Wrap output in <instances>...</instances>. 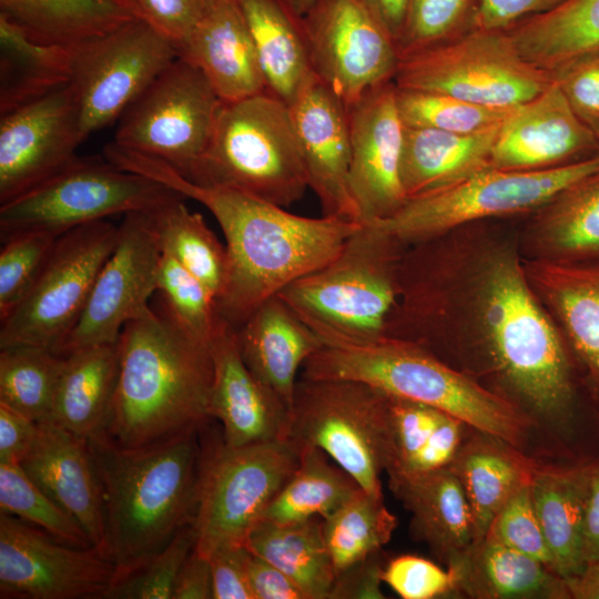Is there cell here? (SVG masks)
<instances>
[{"label":"cell","mask_w":599,"mask_h":599,"mask_svg":"<svg viewBox=\"0 0 599 599\" xmlns=\"http://www.w3.org/2000/svg\"><path fill=\"white\" fill-rule=\"evenodd\" d=\"M494 221L407 245L386 336L420 344L534 419L566 427L571 354L530 285L518 233Z\"/></svg>","instance_id":"6da1fadb"},{"label":"cell","mask_w":599,"mask_h":599,"mask_svg":"<svg viewBox=\"0 0 599 599\" xmlns=\"http://www.w3.org/2000/svg\"><path fill=\"white\" fill-rule=\"evenodd\" d=\"M104 158L125 171L155 180L204 205L219 223L230 258V277L216 308L237 328L267 298L323 266L362 225L332 216L306 217L247 192L194 183L165 162L114 142Z\"/></svg>","instance_id":"7a4b0ae2"},{"label":"cell","mask_w":599,"mask_h":599,"mask_svg":"<svg viewBox=\"0 0 599 599\" xmlns=\"http://www.w3.org/2000/svg\"><path fill=\"white\" fill-rule=\"evenodd\" d=\"M200 429L140 447L122 446L104 430L88 438L103 494L104 556L115 567V582L145 566L193 524Z\"/></svg>","instance_id":"3957f363"},{"label":"cell","mask_w":599,"mask_h":599,"mask_svg":"<svg viewBox=\"0 0 599 599\" xmlns=\"http://www.w3.org/2000/svg\"><path fill=\"white\" fill-rule=\"evenodd\" d=\"M119 346V380L104 429L114 441L140 447L201 428L211 418L209 343L184 331L161 306H149L125 324Z\"/></svg>","instance_id":"277c9868"},{"label":"cell","mask_w":599,"mask_h":599,"mask_svg":"<svg viewBox=\"0 0 599 599\" xmlns=\"http://www.w3.org/2000/svg\"><path fill=\"white\" fill-rule=\"evenodd\" d=\"M302 369L301 378L358 380L434 407L518 448L534 424L515 402L408 339L384 336L358 345L323 346Z\"/></svg>","instance_id":"5b68a950"},{"label":"cell","mask_w":599,"mask_h":599,"mask_svg":"<svg viewBox=\"0 0 599 599\" xmlns=\"http://www.w3.org/2000/svg\"><path fill=\"white\" fill-rule=\"evenodd\" d=\"M407 245L362 223L323 266L277 295L324 346L358 345L386 336L399 295V265Z\"/></svg>","instance_id":"8992f818"},{"label":"cell","mask_w":599,"mask_h":599,"mask_svg":"<svg viewBox=\"0 0 599 599\" xmlns=\"http://www.w3.org/2000/svg\"><path fill=\"white\" fill-rule=\"evenodd\" d=\"M184 177L283 207L300 201L308 181L290 104L270 92L223 102L204 154Z\"/></svg>","instance_id":"52a82bcc"},{"label":"cell","mask_w":599,"mask_h":599,"mask_svg":"<svg viewBox=\"0 0 599 599\" xmlns=\"http://www.w3.org/2000/svg\"><path fill=\"white\" fill-rule=\"evenodd\" d=\"M390 396L353 379L297 383L288 439L313 446L349 474L367 494L384 498L382 473L390 445Z\"/></svg>","instance_id":"ba28073f"},{"label":"cell","mask_w":599,"mask_h":599,"mask_svg":"<svg viewBox=\"0 0 599 599\" xmlns=\"http://www.w3.org/2000/svg\"><path fill=\"white\" fill-rule=\"evenodd\" d=\"M298 460L300 449L290 439L201 445L193 550L209 558L222 546L244 545Z\"/></svg>","instance_id":"9c48e42d"},{"label":"cell","mask_w":599,"mask_h":599,"mask_svg":"<svg viewBox=\"0 0 599 599\" xmlns=\"http://www.w3.org/2000/svg\"><path fill=\"white\" fill-rule=\"evenodd\" d=\"M180 199L186 197L104 156H77L42 183L0 204V236L2 241L29 231L61 235L115 214L151 212Z\"/></svg>","instance_id":"30bf717a"},{"label":"cell","mask_w":599,"mask_h":599,"mask_svg":"<svg viewBox=\"0 0 599 599\" xmlns=\"http://www.w3.org/2000/svg\"><path fill=\"white\" fill-rule=\"evenodd\" d=\"M598 170L599 154L541 171L487 167L443 190L408 199L392 216L372 224L410 245L469 223L529 215Z\"/></svg>","instance_id":"8fae6325"},{"label":"cell","mask_w":599,"mask_h":599,"mask_svg":"<svg viewBox=\"0 0 599 599\" xmlns=\"http://www.w3.org/2000/svg\"><path fill=\"white\" fill-rule=\"evenodd\" d=\"M554 79L552 72L522 58L506 30L475 28L450 41L400 55L394 83L511 109L541 93Z\"/></svg>","instance_id":"7c38bea8"},{"label":"cell","mask_w":599,"mask_h":599,"mask_svg":"<svg viewBox=\"0 0 599 599\" xmlns=\"http://www.w3.org/2000/svg\"><path fill=\"white\" fill-rule=\"evenodd\" d=\"M119 226L108 220L61 234L40 275L0 327V348L31 345L54 352L80 318L113 252Z\"/></svg>","instance_id":"4fadbf2b"},{"label":"cell","mask_w":599,"mask_h":599,"mask_svg":"<svg viewBox=\"0 0 599 599\" xmlns=\"http://www.w3.org/2000/svg\"><path fill=\"white\" fill-rule=\"evenodd\" d=\"M222 104L202 71L177 57L125 109L113 142L186 176L209 145Z\"/></svg>","instance_id":"5bb4252c"},{"label":"cell","mask_w":599,"mask_h":599,"mask_svg":"<svg viewBox=\"0 0 599 599\" xmlns=\"http://www.w3.org/2000/svg\"><path fill=\"white\" fill-rule=\"evenodd\" d=\"M177 57L173 43L141 18L71 48L69 85L82 140L118 120Z\"/></svg>","instance_id":"9a60e30c"},{"label":"cell","mask_w":599,"mask_h":599,"mask_svg":"<svg viewBox=\"0 0 599 599\" xmlns=\"http://www.w3.org/2000/svg\"><path fill=\"white\" fill-rule=\"evenodd\" d=\"M312 71L348 109L394 81L398 47L358 0H315L303 16Z\"/></svg>","instance_id":"2e32d148"},{"label":"cell","mask_w":599,"mask_h":599,"mask_svg":"<svg viewBox=\"0 0 599 599\" xmlns=\"http://www.w3.org/2000/svg\"><path fill=\"white\" fill-rule=\"evenodd\" d=\"M115 567L95 547H74L0 515V598H105Z\"/></svg>","instance_id":"e0dca14e"},{"label":"cell","mask_w":599,"mask_h":599,"mask_svg":"<svg viewBox=\"0 0 599 599\" xmlns=\"http://www.w3.org/2000/svg\"><path fill=\"white\" fill-rule=\"evenodd\" d=\"M162 250L151 212H130L119 226L116 245L101 268L84 309L54 351L115 343L125 324L149 305L158 290Z\"/></svg>","instance_id":"ac0fdd59"},{"label":"cell","mask_w":599,"mask_h":599,"mask_svg":"<svg viewBox=\"0 0 599 599\" xmlns=\"http://www.w3.org/2000/svg\"><path fill=\"white\" fill-rule=\"evenodd\" d=\"M79 109L69 84L0 116V204L77 158Z\"/></svg>","instance_id":"d6986e66"},{"label":"cell","mask_w":599,"mask_h":599,"mask_svg":"<svg viewBox=\"0 0 599 599\" xmlns=\"http://www.w3.org/2000/svg\"><path fill=\"white\" fill-rule=\"evenodd\" d=\"M349 187L362 223L385 220L407 201L400 163L405 125L394 81L367 91L348 108Z\"/></svg>","instance_id":"ffe728a7"},{"label":"cell","mask_w":599,"mask_h":599,"mask_svg":"<svg viewBox=\"0 0 599 599\" xmlns=\"http://www.w3.org/2000/svg\"><path fill=\"white\" fill-rule=\"evenodd\" d=\"M599 154V136L572 111L554 82L515 106L498 129L489 166L541 171Z\"/></svg>","instance_id":"44dd1931"},{"label":"cell","mask_w":599,"mask_h":599,"mask_svg":"<svg viewBox=\"0 0 599 599\" xmlns=\"http://www.w3.org/2000/svg\"><path fill=\"white\" fill-rule=\"evenodd\" d=\"M290 106L308 187L322 214L361 222L349 187L348 109L314 73Z\"/></svg>","instance_id":"7402d4cb"},{"label":"cell","mask_w":599,"mask_h":599,"mask_svg":"<svg viewBox=\"0 0 599 599\" xmlns=\"http://www.w3.org/2000/svg\"><path fill=\"white\" fill-rule=\"evenodd\" d=\"M213 382L209 414L231 447L288 439L292 409L244 364L235 329L221 318L210 343Z\"/></svg>","instance_id":"603a6c76"},{"label":"cell","mask_w":599,"mask_h":599,"mask_svg":"<svg viewBox=\"0 0 599 599\" xmlns=\"http://www.w3.org/2000/svg\"><path fill=\"white\" fill-rule=\"evenodd\" d=\"M19 464L51 499L78 521L92 546L104 555L103 494L88 438L77 436L53 422L39 423L33 446Z\"/></svg>","instance_id":"cb8c5ba5"},{"label":"cell","mask_w":599,"mask_h":599,"mask_svg":"<svg viewBox=\"0 0 599 599\" xmlns=\"http://www.w3.org/2000/svg\"><path fill=\"white\" fill-rule=\"evenodd\" d=\"M223 102L267 91L258 55L237 0H213L177 48Z\"/></svg>","instance_id":"d4e9b609"},{"label":"cell","mask_w":599,"mask_h":599,"mask_svg":"<svg viewBox=\"0 0 599 599\" xmlns=\"http://www.w3.org/2000/svg\"><path fill=\"white\" fill-rule=\"evenodd\" d=\"M525 268L599 402V262L566 264L525 258Z\"/></svg>","instance_id":"484cf974"},{"label":"cell","mask_w":599,"mask_h":599,"mask_svg":"<svg viewBox=\"0 0 599 599\" xmlns=\"http://www.w3.org/2000/svg\"><path fill=\"white\" fill-rule=\"evenodd\" d=\"M234 329L246 367L292 409L298 370L324 346L322 339L278 295L264 301Z\"/></svg>","instance_id":"4316f807"},{"label":"cell","mask_w":599,"mask_h":599,"mask_svg":"<svg viewBox=\"0 0 599 599\" xmlns=\"http://www.w3.org/2000/svg\"><path fill=\"white\" fill-rule=\"evenodd\" d=\"M519 236L524 258L599 262V170L564 189L528 215Z\"/></svg>","instance_id":"83f0119b"},{"label":"cell","mask_w":599,"mask_h":599,"mask_svg":"<svg viewBox=\"0 0 599 599\" xmlns=\"http://www.w3.org/2000/svg\"><path fill=\"white\" fill-rule=\"evenodd\" d=\"M447 568L454 593L478 599H569L564 578L551 568L490 538L474 542Z\"/></svg>","instance_id":"f1b7e54d"},{"label":"cell","mask_w":599,"mask_h":599,"mask_svg":"<svg viewBox=\"0 0 599 599\" xmlns=\"http://www.w3.org/2000/svg\"><path fill=\"white\" fill-rule=\"evenodd\" d=\"M590 465L591 459L573 465L537 463L529 484L552 569L566 581L585 569L581 531Z\"/></svg>","instance_id":"f546056e"},{"label":"cell","mask_w":599,"mask_h":599,"mask_svg":"<svg viewBox=\"0 0 599 599\" xmlns=\"http://www.w3.org/2000/svg\"><path fill=\"white\" fill-rule=\"evenodd\" d=\"M499 126L476 133L405 126L400 179L407 200L443 190L490 167Z\"/></svg>","instance_id":"4dcf8cb0"},{"label":"cell","mask_w":599,"mask_h":599,"mask_svg":"<svg viewBox=\"0 0 599 599\" xmlns=\"http://www.w3.org/2000/svg\"><path fill=\"white\" fill-rule=\"evenodd\" d=\"M389 487L412 514L414 532L446 565L474 544L471 509L458 477L449 467L389 481Z\"/></svg>","instance_id":"1f68e13d"},{"label":"cell","mask_w":599,"mask_h":599,"mask_svg":"<svg viewBox=\"0 0 599 599\" xmlns=\"http://www.w3.org/2000/svg\"><path fill=\"white\" fill-rule=\"evenodd\" d=\"M537 461L499 438L475 430L465 439L449 468L469 502L475 541L481 540L507 499L530 481Z\"/></svg>","instance_id":"d6a6232c"},{"label":"cell","mask_w":599,"mask_h":599,"mask_svg":"<svg viewBox=\"0 0 599 599\" xmlns=\"http://www.w3.org/2000/svg\"><path fill=\"white\" fill-rule=\"evenodd\" d=\"M63 357L51 422L89 438L108 424L120 374L119 341L83 347Z\"/></svg>","instance_id":"836d02e7"},{"label":"cell","mask_w":599,"mask_h":599,"mask_svg":"<svg viewBox=\"0 0 599 599\" xmlns=\"http://www.w3.org/2000/svg\"><path fill=\"white\" fill-rule=\"evenodd\" d=\"M248 26L267 91L291 104L313 75L303 16L286 0H237Z\"/></svg>","instance_id":"e575fe53"},{"label":"cell","mask_w":599,"mask_h":599,"mask_svg":"<svg viewBox=\"0 0 599 599\" xmlns=\"http://www.w3.org/2000/svg\"><path fill=\"white\" fill-rule=\"evenodd\" d=\"M0 16L31 39L64 48L141 18L134 0H0Z\"/></svg>","instance_id":"d590c367"},{"label":"cell","mask_w":599,"mask_h":599,"mask_svg":"<svg viewBox=\"0 0 599 599\" xmlns=\"http://www.w3.org/2000/svg\"><path fill=\"white\" fill-rule=\"evenodd\" d=\"M506 31L522 58L555 73L576 59L599 52V0H567Z\"/></svg>","instance_id":"8d00e7d4"},{"label":"cell","mask_w":599,"mask_h":599,"mask_svg":"<svg viewBox=\"0 0 599 599\" xmlns=\"http://www.w3.org/2000/svg\"><path fill=\"white\" fill-rule=\"evenodd\" d=\"M322 522L321 517L290 524L260 520L244 545L290 577L306 599H328L336 573Z\"/></svg>","instance_id":"74e56055"},{"label":"cell","mask_w":599,"mask_h":599,"mask_svg":"<svg viewBox=\"0 0 599 599\" xmlns=\"http://www.w3.org/2000/svg\"><path fill=\"white\" fill-rule=\"evenodd\" d=\"M71 48L31 39L0 16V115L69 84Z\"/></svg>","instance_id":"f35d334b"},{"label":"cell","mask_w":599,"mask_h":599,"mask_svg":"<svg viewBox=\"0 0 599 599\" xmlns=\"http://www.w3.org/2000/svg\"><path fill=\"white\" fill-rule=\"evenodd\" d=\"M185 199L151 211L162 252L192 274L217 302L230 277V258L203 216L192 212Z\"/></svg>","instance_id":"ab89813d"},{"label":"cell","mask_w":599,"mask_h":599,"mask_svg":"<svg viewBox=\"0 0 599 599\" xmlns=\"http://www.w3.org/2000/svg\"><path fill=\"white\" fill-rule=\"evenodd\" d=\"M296 469L268 505L261 520L290 524L325 518L361 486L324 451L301 446Z\"/></svg>","instance_id":"60d3db41"},{"label":"cell","mask_w":599,"mask_h":599,"mask_svg":"<svg viewBox=\"0 0 599 599\" xmlns=\"http://www.w3.org/2000/svg\"><path fill=\"white\" fill-rule=\"evenodd\" d=\"M398 524L384 504L362 488L323 518L324 540L336 577L352 566L379 552L389 542Z\"/></svg>","instance_id":"b9f144b4"},{"label":"cell","mask_w":599,"mask_h":599,"mask_svg":"<svg viewBox=\"0 0 599 599\" xmlns=\"http://www.w3.org/2000/svg\"><path fill=\"white\" fill-rule=\"evenodd\" d=\"M63 365L64 357L48 348H0V403L38 424L51 422Z\"/></svg>","instance_id":"7bdbcfd3"},{"label":"cell","mask_w":599,"mask_h":599,"mask_svg":"<svg viewBox=\"0 0 599 599\" xmlns=\"http://www.w3.org/2000/svg\"><path fill=\"white\" fill-rule=\"evenodd\" d=\"M0 510L74 547H93L88 535L51 499L18 463H0Z\"/></svg>","instance_id":"ee69618b"},{"label":"cell","mask_w":599,"mask_h":599,"mask_svg":"<svg viewBox=\"0 0 599 599\" xmlns=\"http://www.w3.org/2000/svg\"><path fill=\"white\" fill-rule=\"evenodd\" d=\"M396 102L405 126L454 133H476L498 126L514 109L486 106L446 93L397 87Z\"/></svg>","instance_id":"f6af8a7d"},{"label":"cell","mask_w":599,"mask_h":599,"mask_svg":"<svg viewBox=\"0 0 599 599\" xmlns=\"http://www.w3.org/2000/svg\"><path fill=\"white\" fill-rule=\"evenodd\" d=\"M160 304L166 314L197 339L211 343L221 317L207 290L171 255L162 252L158 272Z\"/></svg>","instance_id":"bcb514c9"},{"label":"cell","mask_w":599,"mask_h":599,"mask_svg":"<svg viewBox=\"0 0 599 599\" xmlns=\"http://www.w3.org/2000/svg\"><path fill=\"white\" fill-rule=\"evenodd\" d=\"M480 0H408L399 57L434 47L477 28Z\"/></svg>","instance_id":"7dc6e473"},{"label":"cell","mask_w":599,"mask_h":599,"mask_svg":"<svg viewBox=\"0 0 599 599\" xmlns=\"http://www.w3.org/2000/svg\"><path fill=\"white\" fill-rule=\"evenodd\" d=\"M60 235L29 231L2 240L0 252V321L24 298L40 275Z\"/></svg>","instance_id":"c3c4849f"},{"label":"cell","mask_w":599,"mask_h":599,"mask_svg":"<svg viewBox=\"0 0 599 599\" xmlns=\"http://www.w3.org/2000/svg\"><path fill=\"white\" fill-rule=\"evenodd\" d=\"M195 544L193 524L182 528L145 566L115 582L108 599H173L177 575Z\"/></svg>","instance_id":"681fc988"},{"label":"cell","mask_w":599,"mask_h":599,"mask_svg":"<svg viewBox=\"0 0 599 599\" xmlns=\"http://www.w3.org/2000/svg\"><path fill=\"white\" fill-rule=\"evenodd\" d=\"M529 484L530 481L521 485L507 499L494 517L485 537L541 561L552 569L551 554L534 507Z\"/></svg>","instance_id":"f907efd6"},{"label":"cell","mask_w":599,"mask_h":599,"mask_svg":"<svg viewBox=\"0 0 599 599\" xmlns=\"http://www.w3.org/2000/svg\"><path fill=\"white\" fill-rule=\"evenodd\" d=\"M382 579L403 599H435L454 593L449 569L416 555L390 559L383 568Z\"/></svg>","instance_id":"816d5d0a"},{"label":"cell","mask_w":599,"mask_h":599,"mask_svg":"<svg viewBox=\"0 0 599 599\" xmlns=\"http://www.w3.org/2000/svg\"><path fill=\"white\" fill-rule=\"evenodd\" d=\"M554 75L572 111L599 136V52L573 60Z\"/></svg>","instance_id":"f5cc1de1"},{"label":"cell","mask_w":599,"mask_h":599,"mask_svg":"<svg viewBox=\"0 0 599 599\" xmlns=\"http://www.w3.org/2000/svg\"><path fill=\"white\" fill-rule=\"evenodd\" d=\"M466 427L468 426L460 419L443 413L424 447L400 473L388 476V483L448 468L465 440Z\"/></svg>","instance_id":"db71d44e"},{"label":"cell","mask_w":599,"mask_h":599,"mask_svg":"<svg viewBox=\"0 0 599 599\" xmlns=\"http://www.w3.org/2000/svg\"><path fill=\"white\" fill-rule=\"evenodd\" d=\"M213 0H134L141 18L167 38L176 51Z\"/></svg>","instance_id":"11a10c76"},{"label":"cell","mask_w":599,"mask_h":599,"mask_svg":"<svg viewBox=\"0 0 599 599\" xmlns=\"http://www.w3.org/2000/svg\"><path fill=\"white\" fill-rule=\"evenodd\" d=\"M245 545H226L209 557L212 570L213 599H254L246 568Z\"/></svg>","instance_id":"9f6ffc18"},{"label":"cell","mask_w":599,"mask_h":599,"mask_svg":"<svg viewBox=\"0 0 599 599\" xmlns=\"http://www.w3.org/2000/svg\"><path fill=\"white\" fill-rule=\"evenodd\" d=\"M379 552L339 573L328 599H383Z\"/></svg>","instance_id":"6f0895ef"},{"label":"cell","mask_w":599,"mask_h":599,"mask_svg":"<svg viewBox=\"0 0 599 599\" xmlns=\"http://www.w3.org/2000/svg\"><path fill=\"white\" fill-rule=\"evenodd\" d=\"M567 0H480L477 28L507 30L518 21L545 13Z\"/></svg>","instance_id":"680465c9"},{"label":"cell","mask_w":599,"mask_h":599,"mask_svg":"<svg viewBox=\"0 0 599 599\" xmlns=\"http://www.w3.org/2000/svg\"><path fill=\"white\" fill-rule=\"evenodd\" d=\"M38 423L0 403V463H20L30 451Z\"/></svg>","instance_id":"91938a15"},{"label":"cell","mask_w":599,"mask_h":599,"mask_svg":"<svg viewBox=\"0 0 599 599\" xmlns=\"http://www.w3.org/2000/svg\"><path fill=\"white\" fill-rule=\"evenodd\" d=\"M246 568L254 599H306L290 577L250 550Z\"/></svg>","instance_id":"94428289"},{"label":"cell","mask_w":599,"mask_h":599,"mask_svg":"<svg viewBox=\"0 0 599 599\" xmlns=\"http://www.w3.org/2000/svg\"><path fill=\"white\" fill-rule=\"evenodd\" d=\"M173 599H213L210 559L192 550L175 581Z\"/></svg>","instance_id":"6125c7cd"},{"label":"cell","mask_w":599,"mask_h":599,"mask_svg":"<svg viewBox=\"0 0 599 599\" xmlns=\"http://www.w3.org/2000/svg\"><path fill=\"white\" fill-rule=\"evenodd\" d=\"M581 550L585 568L599 559V457L591 458L582 518Z\"/></svg>","instance_id":"be15d7a7"},{"label":"cell","mask_w":599,"mask_h":599,"mask_svg":"<svg viewBox=\"0 0 599 599\" xmlns=\"http://www.w3.org/2000/svg\"><path fill=\"white\" fill-rule=\"evenodd\" d=\"M358 1H361L378 19L398 47L405 27L408 0Z\"/></svg>","instance_id":"e7e4bbea"},{"label":"cell","mask_w":599,"mask_h":599,"mask_svg":"<svg viewBox=\"0 0 599 599\" xmlns=\"http://www.w3.org/2000/svg\"><path fill=\"white\" fill-rule=\"evenodd\" d=\"M573 599H599V559L588 565L577 577L566 581Z\"/></svg>","instance_id":"03108f58"},{"label":"cell","mask_w":599,"mask_h":599,"mask_svg":"<svg viewBox=\"0 0 599 599\" xmlns=\"http://www.w3.org/2000/svg\"><path fill=\"white\" fill-rule=\"evenodd\" d=\"M288 4L295 10L300 16H304L308 9L312 7L315 0H286Z\"/></svg>","instance_id":"003e7915"}]
</instances>
